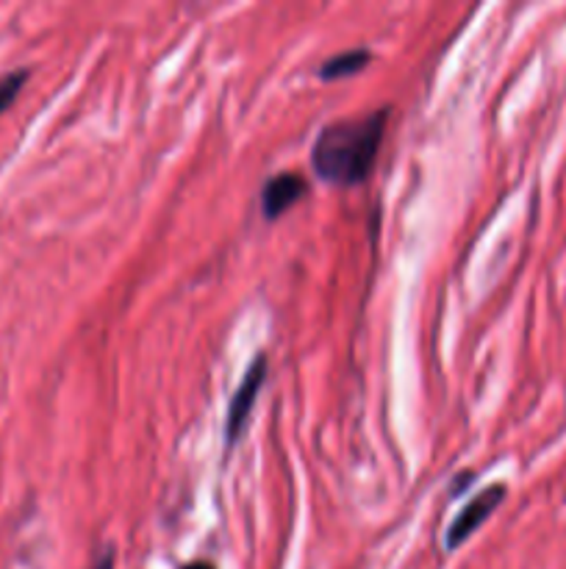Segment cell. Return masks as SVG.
Returning a JSON list of instances; mask_svg holds the SVG:
<instances>
[{"instance_id":"cell-8","label":"cell","mask_w":566,"mask_h":569,"mask_svg":"<svg viewBox=\"0 0 566 569\" xmlns=\"http://www.w3.org/2000/svg\"><path fill=\"white\" fill-rule=\"evenodd\" d=\"M181 569H214L209 565V561H192V565H186V567H181Z\"/></svg>"},{"instance_id":"cell-6","label":"cell","mask_w":566,"mask_h":569,"mask_svg":"<svg viewBox=\"0 0 566 569\" xmlns=\"http://www.w3.org/2000/svg\"><path fill=\"white\" fill-rule=\"evenodd\" d=\"M26 81H28V70H14L9 72V76L0 78V114L14 103V98L20 94L22 83Z\"/></svg>"},{"instance_id":"cell-4","label":"cell","mask_w":566,"mask_h":569,"mask_svg":"<svg viewBox=\"0 0 566 569\" xmlns=\"http://www.w3.org/2000/svg\"><path fill=\"white\" fill-rule=\"evenodd\" d=\"M309 192V183L297 172H277L270 181L264 183V192H261V206H264L266 220H275L283 211L292 209L303 194Z\"/></svg>"},{"instance_id":"cell-2","label":"cell","mask_w":566,"mask_h":569,"mask_svg":"<svg viewBox=\"0 0 566 569\" xmlns=\"http://www.w3.org/2000/svg\"><path fill=\"white\" fill-rule=\"evenodd\" d=\"M266 381V356L259 353L253 359V365L244 372V381L239 383L236 395H233L231 406H228V420H225V442L228 448H233L239 439V433L244 431V422H247L250 409L255 403V395L264 387Z\"/></svg>"},{"instance_id":"cell-5","label":"cell","mask_w":566,"mask_h":569,"mask_svg":"<svg viewBox=\"0 0 566 569\" xmlns=\"http://www.w3.org/2000/svg\"><path fill=\"white\" fill-rule=\"evenodd\" d=\"M372 59L370 50L358 48V50H344V53L333 56V59H327L325 64L320 67V78H325V81H336V78H344V76H355V72H361L366 67V61Z\"/></svg>"},{"instance_id":"cell-3","label":"cell","mask_w":566,"mask_h":569,"mask_svg":"<svg viewBox=\"0 0 566 569\" xmlns=\"http://www.w3.org/2000/svg\"><path fill=\"white\" fill-rule=\"evenodd\" d=\"M505 492H508V489H505L503 483H492V487L483 489L475 500H469V503L461 509V515L453 520V526H449L447 548L455 550L458 545H464L466 539H469L472 533H475L477 528H481L483 522L494 515V509L503 503Z\"/></svg>"},{"instance_id":"cell-1","label":"cell","mask_w":566,"mask_h":569,"mask_svg":"<svg viewBox=\"0 0 566 569\" xmlns=\"http://www.w3.org/2000/svg\"><path fill=\"white\" fill-rule=\"evenodd\" d=\"M386 120L388 109H377L322 128L311 148V167L316 176L336 187H355L364 181L381 150Z\"/></svg>"},{"instance_id":"cell-7","label":"cell","mask_w":566,"mask_h":569,"mask_svg":"<svg viewBox=\"0 0 566 569\" xmlns=\"http://www.w3.org/2000/svg\"><path fill=\"white\" fill-rule=\"evenodd\" d=\"M94 569H114V553L109 550V553H105L103 559L98 561V567H94Z\"/></svg>"}]
</instances>
